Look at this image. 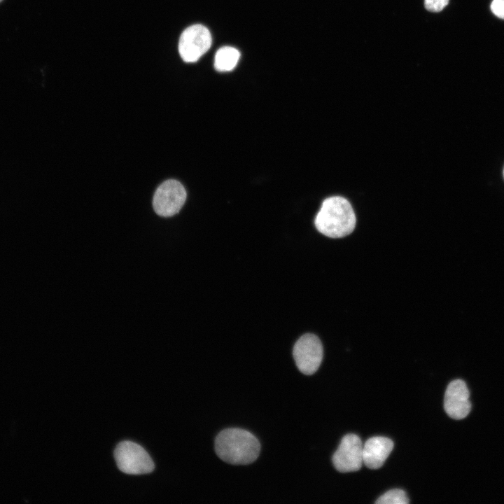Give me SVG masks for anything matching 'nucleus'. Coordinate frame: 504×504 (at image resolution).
Here are the masks:
<instances>
[{"label":"nucleus","mask_w":504,"mask_h":504,"mask_svg":"<svg viewBox=\"0 0 504 504\" xmlns=\"http://www.w3.org/2000/svg\"><path fill=\"white\" fill-rule=\"evenodd\" d=\"M335 468L341 472L358 470L363 463V444L360 438L355 434H347L332 456Z\"/></svg>","instance_id":"obj_7"},{"label":"nucleus","mask_w":504,"mask_h":504,"mask_svg":"<svg viewBox=\"0 0 504 504\" xmlns=\"http://www.w3.org/2000/svg\"><path fill=\"white\" fill-rule=\"evenodd\" d=\"M293 355L296 366L302 373L313 374L318 369L323 359L322 343L316 335L305 334L295 342Z\"/></svg>","instance_id":"obj_4"},{"label":"nucleus","mask_w":504,"mask_h":504,"mask_svg":"<svg viewBox=\"0 0 504 504\" xmlns=\"http://www.w3.org/2000/svg\"><path fill=\"white\" fill-rule=\"evenodd\" d=\"M491 10L496 16L504 20V0H493Z\"/></svg>","instance_id":"obj_13"},{"label":"nucleus","mask_w":504,"mask_h":504,"mask_svg":"<svg viewBox=\"0 0 504 504\" xmlns=\"http://www.w3.org/2000/svg\"><path fill=\"white\" fill-rule=\"evenodd\" d=\"M503 176H504V169H503Z\"/></svg>","instance_id":"obj_14"},{"label":"nucleus","mask_w":504,"mask_h":504,"mask_svg":"<svg viewBox=\"0 0 504 504\" xmlns=\"http://www.w3.org/2000/svg\"><path fill=\"white\" fill-rule=\"evenodd\" d=\"M470 392L466 384L461 379L451 382L447 387L444 407L449 416L454 419H462L470 412Z\"/></svg>","instance_id":"obj_8"},{"label":"nucleus","mask_w":504,"mask_h":504,"mask_svg":"<svg viewBox=\"0 0 504 504\" xmlns=\"http://www.w3.org/2000/svg\"><path fill=\"white\" fill-rule=\"evenodd\" d=\"M212 43L209 29L200 24H193L181 34L178 42V52L186 62H197L210 48Z\"/></svg>","instance_id":"obj_6"},{"label":"nucleus","mask_w":504,"mask_h":504,"mask_svg":"<svg viewBox=\"0 0 504 504\" xmlns=\"http://www.w3.org/2000/svg\"><path fill=\"white\" fill-rule=\"evenodd\" d=\"M114 457L118 468L126 474H146L154 470L149 454L141 446L131 441L120 442L114 451Z\"/></svg>","instance_id":"obj_3"},{"label":"nucleus","mask_w":504,"mask_h":504,"mask_svg":"<svg viewBox=\"0 0 504 504\" xmlns=\"http://www.w3.org/2000/svg\"><path fill=\"white\" fill-rule=\"evenodd\" d=\"M356 223V215L351 204L340 196L326 199L314 220L317 230L330 238L349 235L354 231Z\"/></svg>","instance_id":"obj_2"},{"label":"nucleus","mask_w":504,"mask_h":504,"mask_svg":"<svg viewBox=\"0 0 504 504\" xmlns=\"http://www.w3.org/2000/svg\"><path fill=\"white\" fill-rule=\"evenodd\" d=\"M393 448V441L386 437L369 438L363 445V463L370 469L382 467Z\"/></svg>","instance_id":"obj_9"},{"label":"nucleus","mask_w":504,"mask_h":504,"mask_svg":"<svg viewBox=\"0 0 504 504\" xmlns=\"http://www.w3.org/2000/svg\"><path fill=\"white\" fill-rule=\"evenodd\" d=\"M239 57L240 53L236 48L222 47L215 55L214 67L218 71H232L236 66Z\"/></svg>","instance_id":"obj_10"},{"label":"nucleus","mask_w":504,"mask_h":504,"mask_svg":"<svg viewBox=\"0 0 504 504\" xmlns=\"http://www.w3.org/2000/svg\"><path fill=\"white\" fill-rule=\"evenodd\" d=\"M449 4V0H424L426 10L430 12H440Z\"/></svg>","instance_id":"obj_12"},{"label":"nucleus","mask_w":504,"mask_h":504,"mask_svg":"<svg viewBox=\"0 0 504 504\" xmlns=\"http://www.w3.org/2000/svg\"><path fill=\"white\" fill-rule=\"evenodd\" d=\"M3 0H0V2H1Z\"/></svg>","instance_id":"obj_15"},{"label":"nucleus","mask_w":504,"mask_h":504,"mask_svg":"<svg viewBox=\"0 0 504 504\" xmlns=\"http://www.w3.org/2000/svg\"><path fill=\"white\" fill-rule=\"evenodd\" d=\"M215 451L223 461L233 465H247L255 461L260 444L249 431L230 428L220 431L215 439Z\"/></svg>","instance_id":"obj_1"},{"label":"nucleus","mask_w":504,"mask_h":504,"mask_svg":"<svg viewBox=\"0 0 504 504\" xmlns=\"http://www.w3.org/2000/svg\"><path fill=\"white\" fill-rule=\"evenodd\" d=\"M409 498L402 489H391L382 495L375 502L377 504H407Z\"/></svg>","instance_id":"obj_11"},{"label":"nucleus","mask_w":504,"mask_h":504,"mask_svg":"<svg viewBox=\"0 0 504 504\" xmlns=\"http://www.w3.org/2000/svg\"><path fill=\"white\" fill-rule=\"evenodd\" d=\"M186 200V191L178 181L169 179L164 181L156 189L153 206L155 213L162 217H170L177 214Z\"/></svg>","instance_id":"obj_5"}]
</instances>
